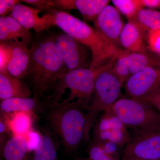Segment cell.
Segmentation results:
<instances>
[{"label": "cell", "mask_w": 160, "mask_h": 160, "mask_svg": "<svg viewBox=\"0 0 160 160\" xmlns=\"http://www.w3.org/2000/svg\"><path fill=\"white\" fill-rule=\"evenodd\" d=\"M54 38L62 58L65 72L89 68L86 46L67 33L63 32Z\"/></svg>", "instance_id": "cell-9"}, {"label": "cell", "mask_w": 160, "mask_h": 160, "mask_svg": "<svg viewBox=\"0 0 160 160\" xmlns=\"http://www.w3.org/2000/svg\"><path fill=\"white\" fill-rule=\"evenodd\" d=\"M75 160H91L89 157L88 158H77Z\"/></svg>", "instance_id": "cell-36"}, {"label": "cell", "mask_w": 160, "mask_h": 160, "mask_svg": "<svg viewBox=\"0 0 160 160\" xmlns=\"http://www.w3.org/2000/svg\"><path fill=\"white\" fill-rule=\"evenodd\" d=\"M55 7L64 10H78L85 22L96 19L104 8L109 5L108 0H53Z\"/></svg>", "instance_id": "cell-13"}, {"label": "cell", "mask_w": 160, "mask_h": 160, "mask_svg": "<svg viewBox=\"0 0 160 160\" xmlns=\"http://www.w3.org/2000/svg\"><path fill=\"white\" fill-rule=\"evenodd\" d=\"M44 103L34 98H10L1 102V113L7 114L15 112H33L42 109Z\"/></svg>", "instance_id": "cell-20"}, {"label": "cell", "mask_w": 160, "mask_h": 160, "mask_svg": "<svg viewBox=\"0 0 160 160\" xmlns=\"http://www.w3.org/2000/svg\"><path fill=\"white\" fill-rule=\"evenodd\" d=\"M50 26H56L69 35L91 51L89 68L95 70L106 65L114 57L121 56L126 51L107 38L99 30L85 22L62 11L50 13Z\"/></svg>", "instance_id": "cell-1"}, {"label": "cell", "mask_w": 160, "mask_h": 160, "mask_svg": "<svg viewBox=\"0 0 160 160\" xmlns=\"http://www.w3.org/2000/svg\"><path fill=\"white\" fill-rule=\"evenodd\" d=\"M11 134L9 127L7 125L6 120L3 117L1 116L0 118V134L1 138L5 136V135Z\"/></svg>", "instance_id": "cell-33"}, {"label": "cell", "mask_w": 160, "mask_h": 160, "mask_svg": "<svg viewBox=\"0 0 160 160\" xmlns=\"http://www.w3.org/2000/svg\"><path fill=\"white\" fill-rule=\"evenodd\" d=\"M2 149L5 160H32L26 137L12 136Z\"/></svg>", "instance_id": "cell-19"}, {"label": "cell", "mask_w": 160, "mask_h": 160, "mask_svg": "<svg viewBox=\"0 0 160 160\" xmlns=\"http://www.w3.org/2000/svg\"><path fill=\"white\" fill-rule=\"evenodd\" d=\"M142 31L160 29V12L150 9H142L131 21Z\"/></svg>", "instance_id": "cell-22"}, {"label": "cell", "mask_w": 160, "mask_h": 160, "mask_svg": "<svg viewBox=\"0 0 160 160\" xmlns=\"http://www.w3.org/2000/svg\"><path fill=\"white\" fill-rule=\"evenodd\" d=\"M129 139L123 157L160 160V130L128 129Z\"/></svg>", "instance_id": "cell-7"}, {"label": "cell", "mask_w": 160, "mask_h": 160, "mask_svg": "<svg viewBox=\"0 0 160 160\" xmlns=\"http://www.w3.org/2000/svg\"><path fill=\"white\" fill-rule=\"evenodd\" d=\"M41 12L42 11L36 8L18 3L14 6L9 15L23 27L29 30L34 29L36 32L38 33L48 29V13L40 16Z\"/></svg>", "instance_id": "cell-12"}, {"label": "cell", "mask_w": 160, "mask_h": 160, "mask_svg": "<svg viewBox=\"0 0 160 160\" xmlns=\"http://www.w3.org/2000/svg\"><path fill=\"white\" fill-rule=\"evenodd\" d=\"M21 2L26 3L29 5H32L36 7V9H38L41 11H48L49 12H52L56 10L52 9L55 8L53 1L49 0H23Z\"/></svg>", "instance_id": "cell-29"}, {"label": "cell", "mask_w": 160, "mask_h": 160, "mask_svg": "<svg viewBox=\"0 0 160 160\" xmlns=\"http://www.w3.org/2000/svg\"><path fill=\"white\" fill-rule=\"evenodd\" d=\"M147 41L152 52L160 56V29L148 32Z\"/></svg>", "instance_id": "cell-28"}, {"label": "cell", "mask_w": 160, "mask_h": 160, "mask_svg": "<svg viewBox=\"0 0 160 160\" xmlns=\"http://www.w3.org/2000/svg\"></svg>", "instance_id": "cell-37"}, {"label": "cell", "mask_w": 160, "mask_h": 160, "mask_svg": "<svg viewBox=\"0 0 160 160\" xmlns=\"http://www.w3.org/2000/svg\"><path fill=\"white\" fill-rule=\"evenodd\" d=\"M109 108L127 129L160 130V112L146 102L122 97Z\"/></svg>", "instance_id": "cell-6"}, {"label": "cell", "mask_w": 160, "mask_h": 160, "mask_svg": "<svg viewBox=\"0 0 160 160\" xmlns=\"http://www.w3.org/2000/svg\"><path fill=\"white\" fill-rule=\"evenodd\" d=\"M31 91L28 85L14 77L7 70L0 72V100L10 98H30Z\"/></svg>", "instance_id": "cell-16"}, {"label": "cell", "mask_w": 160, "mask_h": 160, "mask_svg": "<svg viewBox=\"0 0 160 160\" xmlns=\"http://www.w3.org/2000/svg\"><path fill=\"white\" fill-rule=\"evenodd\" d=\"M32 160H58L55 142L49 130H42L39 142L33 151Z\"/></svg>", "instance_id": "cell-21"}, {"label": "cell", "mask_w": 160, "mask_h": 160, "mask_svg": "<svg viewBox=\"0 0 160 160\" xmlns=\"http://www.w3.org/2000/svg\"><path fill=\"white\" fill-rule=\"evenodd\" d=\"M105 151L109 154L118 160H119V149L120 147L116 144L110 141L99 142Z\"/></svg>", "instance_id": "cell-30"}, {"label": "cell", "mask_w": 160, "mask_h": 160, "mask_svg": "<svg viewBox=\"0 0 160 160\" xmlns=\"http://www.w3.org/2000/svg\"><path fill=\"white\" fill-rule=\"evenodd\" d=\"M29 51L31 64L29 75L33 87V98L45 102L47 94L49 96L60 75L66 72L62 58L54 38L32 42Z\"/></svg>", "instance_id": "cell-2"}, {"label": "cell", "mask_w": 160, "mask_h": 160, "mask_svg": "<svg viewBox=\"0 0 160 160\" xmlns=\"http://www.w3.org/2000/svg\"><path fill=\"white\" fill-rule=\"evenodd\" d=\"M119 56L114 57L102 66L95 83L90 102L84 110L86 113L85 142L90 139V132L102 112L112 106L122 97L121 86L118 79L112 71V67Z\"/></svg>", "instance_id": "cell-5"}, {"label": "cell", "mask_w": 160, "mask_h": 160, "mask_svg": "<svg viewBox=\"0 0 160 160\" xmlns=\"http://www.w3.org/2000/svg\"><path fill=\"white\" fill-rule=\"evenodd\" d=\"M1 43L13 42L28 47L31 45V33L11 16L0 17Z\"/></svg>", "instance_id": "cell-14"}, {"label": "cell", "mask_w": 160, "mask_h": 160, "mask_svg": "<svg viewBox=\"0 0 160 160\" xmlns=\"http://www.w3.org/2000/svg\"><path fill=\"white\" fill-rule=\"evenodd\" d=\"M129 97L143 99L160 92V64L147 67L132 76L124 85Z\"/></svg>", "instance_id": "cell-8"}, {"label": "cell", "mask_w": 160, "mask_h": 160, "mask_svg": "<svg viewBox=\"0 0 160 160\" xmlns=\"http://www.w3.org/2000/svg\"><path fill=\"white\" fill-rule=\"evenodd\" d=\"M21 1L18 0H1L0 1V16L5 17L8 13H11L13 7Z\"/></svg>", "instance_id": "cell-31"}, {"label": "cell", "mask_w": 160, "mask_h": 160, "mask_svg": "<svg viewBox=\"0 0 160 160\" xmlns=\"http://www.w3.org/2000/svg\"><path fill=\"white\" fill-rule=\"evenodd\" d=\"M95 29L117 46L125 25L115 7L108 5L104 8L94 21Z\"/></svg>", "instance_id": "cell-11"}, {"label": "cell", "mask_w": 160, "mask_h": 160, "mask_svg": "<svg viewBox=\"0 0 160 160\" xmlns=\"http://www.w3.org/2000/svg\"><path fill=\"white\" fill-rule=\"evenodd\" d=\"M87 152L91 160H118L108 154L98 141L92 140L87 147Z\"/></svg>", "instance_id": "cell-25"}, {"label": "cell", "mask_w": 160, "mask_h": 160, "mask_svg": "<svg viewBox=\"0 0 160 160\" xmlns=\"http://www.w3.org/2000/svg\"><path fill=\"white\" fill-rule=\"evenodd\" d=\"M122 160H146L132 157H123Z\"/></svg>", "instance_id": "cell-35"}, {"label": "cell", "mask_w": 160, "mask_h": 160, "mask_svg": "<svg viewBox=\"0 0 160 160\" xmlns=\"http://www.w3.org/2000/svg\"><path fill=\"white\" fill-rule=\"evenodd\" d=\"M12 42L1 43L0 45V72L6 71L12 55Z\"/></svg>", "instance_id": "cell-26"}, {"label": "cell", "mask_w": 160, "mask_h": 160, "mask_svg": "<svg viewBox=\"0 0 160 160\" xmlns=\"http://www.w3.org/2000/svg\"><path fill=\"white\" fill-rule=\"evenodd\" d=\"M49 109L48 119L52 131L66 151L73 152L85 142L86 111L82 107L63 103Z\"/></svg>", "instance_id": "cell-4"}, {"label": "cell", "mask_w": 160, "mask_h": 160, "mask_svg": "<svg viewBox=\"0 0 160 160\" xmlns=\"http://www.w3.org/2000/svg\"><path fill=\"white\" fill-rule=\"evenodd\" d=\"M93 127V133L115 129H127L110 108L98 118Z\"/></svg>", "instance_id": "cell-23"}, {"label": "cell", "mask_w": 160, "mask_h": 160, "mask_svg": "<svg viewBox=\"0 0 160 160\" xmlns=\"http://www.w3.org/2000/svg\"><path fill=\"white\" fill-rule=\"evenodd\" d=\"M141 100L149 103L152 107H154L155 109L160 112V92L152 96Z\"/></svg>", "instance_id": "cell-32"}, {"label": "cell", "mask_w": 160, "mask_h": 160, "mask_svg": "<svg viewBox=\"0 0 160 160\" xmlns=\"http://www.w3.org/2000/svg\"><path fill=\"white\" fill-rule=\"evenodd\" d=\"M6 120L12 136L26 137L32 130L36 116L33 112L18 111L1 113Z\"/></svg>", "instance_id": "cell-17"}, {"label": "cell", "mask_w": 160, "mask_h": 160, "mask_svg": "<svg viewBox=\"0 0 160 160\" xmlns=\"http://www.w3.org/2000/svg\"><path fill=\"white\" fill-rule=\"evenodd\" d=\"M143 6L151 8H160V0H141Z\"/></svg>", "instance_id": "cell-34"}, {"label": "cell", "mask_w": 160, "mask_h": 160, "mask_svg": "<svg viewBox=\"0 0 160 160\" xmlns=\"http://www.w3.org/2000/svg\"><path fill=\"white\" fill-rule=\"evenodd\" d=\"M160 64V56L153 52L149 54L147 52L138 53L127 51L118 58L112 67V71L123 87L132 76L149 66Z\"/></svg>", "instance_id": "cell-10"}, {"label": "cell", "mask_w": 160, "mask_h": 160, "mask_svg": "<svg viewBox=\"0 0 160 160\" xmlns=\"http://www.w3.org/2000/svg\"><path fill=\"white\" fill-rule=\"evenodd\" d=\"M129 139L128 129H115L111 132L109 141L116 144L120 147L126 145Z\"/></svg>", "instance_id": "cell-27"}, {"label": "cell", "mask_w": 160, "mask_h": 160, "mask_svg": "<svg viewBox=\"0 0 160 160\" xmlns=\"http://www.w3.org/2000/svg\"><path fill=\"white\" fill-rule=\"evenodd\" d=\"M112 2L116 9L126 16L129 21L132 19L143 7L141 0H112Z\"/></svg>", "instance_id": "cell-24"}, {"label": "cell", "mask_w": 160, "mask_h": 160, "mask_svg": "<svg viewBox=\"0 0 160 160\" xmlns=\"http://www.w3.org/2000/svg\"><path fill=\"white\" fill-rule=\"evenodd\" d=\"M12 55L7 70L12 76L21 80L29 76L31 56L28 47L12 42Z\"/></svg>", "instance_id": "cell-15"}, {"label": "cell", "mask_w": 160, "mask_h": 160, "mask_svg": "<svg viewBox=\"0 0 160 160\" xmlns=\"http://www.w3.org/2000/svg\"><path fill=\"white\" fill-rule=\"evenodd\" d=\"M102 66L95 70L84 68L61 74L46 98V106L49 109L58 103H63L85 109L90 102L96 78Z\"/></svg>", "instance_id": "cell-3"}, {"label": "cell", "mask_w": 160, "mask_h": 160, "mask_svg": "<svg viewBox=\"0 0 160 160\" xmlns=\"http://www.w3.org/2000/svg\"><path fill=\"white\" fill-rule=\"evenodd\" d=\"M142 32L137 25L129 22L125 25L120 35V43L129 52H147Z\"/></svg>", "instance_id": "cell-18"}]
</instances>
